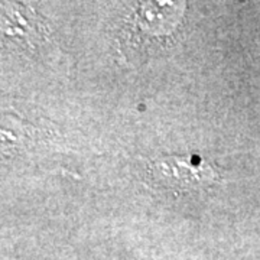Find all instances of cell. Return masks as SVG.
<instances>
[{
    "label": "cell",
    "mask_w": 260,
    "mask_h": 260,
    "mask_svg": "<svg viewBox=\"0 0 260 260\" xmlns=\"http://www.w3.org/2000/svg\"><path fill=\"white\" fill-rule=\"evenodd\" d=\"M149 181L155 186L174 192H200L213 185L220 177L205 159L192 156H168L156 159L148 167Z\"/></svg>",
    "instance_id": "1"
}]
</instances>
